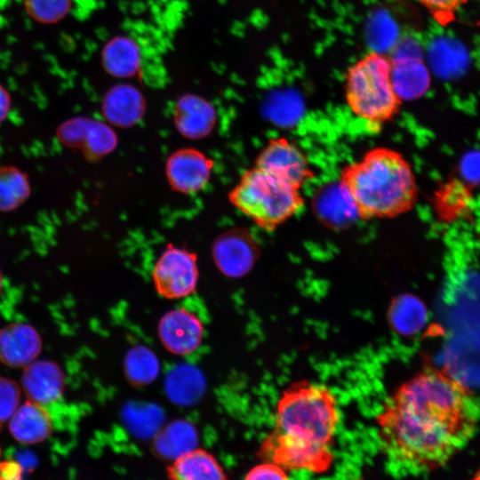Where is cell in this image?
<instances>
[{
  "label": "cell",
  "instance_id": "18",
  "mask_svg": "<svg viewBox=\"0 0 480 480\" xmlns=\"http://www.w3.org/2000/svg\"><path fill=\"white\" fill-rule=\"evenodd\" d=\"M33 334L25 328H14L4 333L0 340L1 353L8 361L28 359L36 350Z\"/></svg>",
  "mask_w": 480,
  "mask_h": 480
},
{
  "label": "cell",
  "instance_id": "6",
  "mask_svg": "<svg viewBox=\"0 0 480 480\" xmlns=\"http://www.w3.org/2000/svg\"><path fill=\"white\" fill-rule=\"evenodd\" d=\"M198 278L196 254L171 244L162 252L152 271L156 292L169 300L181 299L194 293Z\"/></svg>",
  "mask_w": 480,
  "mask_h": 480
},
{
  "label": "cell",
  "instance_id": "5",
  "mask_svg": "<svg viewBox=\"0 0 480 480\" xmlns=\"http://www.w3.org/2000/svg\"><path fill=\"white\" fill-rule=\"evenodd\" d=\"M228 199L255 225L268 232L282 226L304 205L300 191L255 166L242 174Z\"/></svg>",
  "mask_w": 480,
  "mask_h": 480
},
{
  "label": "cell",
  "instance_id": "10",
  "mask_svg": "<svg viewBox=\"0 0 480 480\" xmlns=\"http://www.w3.org/2000/svg\"><path fill=\"white\" fill-rule=\"evenodd\" d=\"M212 161L195 148H181L172 153L165 167L171 188L183 194L196 193L208 183Z\"/></svg>",
  "mask_w": 480,
  "mask_h": 480
},
{
  "label": "cell",
  "instance_id": "9",
  "mask_svg": "<svg viewBox=\"0 0 480 480\" xmlns=\"http://www.w3.org/2000/svg\"><path fill=\"white\" fill-rule=\"evenodd\" d=\"M157 333L167 351L176 356H187L201 345L204 325L196 314L180 308L170 310L162 316Z\"/></svg>",
  "mask_w": 480,
  "mask_h": 480
},
{
  "label": "cell",
  "instance_id": "25",
  "mask_svg": "<svg viewBox=\"0 0 480 480\" xmlns=\"http://www.w3.org/2000/svg\"><path fill=\"white\" fill-rule=\"evenodd\" d=\"M17 400L13 386L0 380V424L13 414Z\"/></svg>",
  "mask_w": 480,
  "mask_h": 480
},
{
  "label": "cell",
  "instance_id": "24",
  "mask_svg": "<svg viewBox=\"0 0 480 480\" xmlns=\"http://www.w3.org/2000/svg\"><path fill=\"white\" fill-rule=\"evenodd\" d=\"M28 387L32 394L36 396V401L38 402L39 397H43L41 403L47 401V396H51V394L47 390H52L54 394L56 391L54 389L59 388L60 385L59 384H51L56 383V380H60L59 375L56 377V374L53 370H49L48 368L43 369L36 368L32 369V371L28 375Z\"/></svg>",
  "mask_w": 480,
  "mask_h": 480
},
{
  "label": "cell",
  "instance_id": "29",
  "mask_svg": "<svg viewBox=\"0 0 480 480\" xmlns=\"http://www.w3.org/2000/svg\"><path fill=\"white\" fill-rule=\"evenodd\" d=\"M470 480H480V469L476 471L475 476Z\"/></svg>",
  "mask_w": 480,
  "mask_h": 480
},
{
  "label": "cell",
  "instance_id": "15",
  "mask_svg": "<svg viewBox=\"0 0 480 480\" xmlns=\"http://www.w3.org/2000/svg\"><path fill=\"white\" fill-rule=\"evenodd\" d=\"M103 63L107 71L115 76H132L140 68L139 50L130 39L116 37L105 47Z\"/></svg>",
  "mask_w": 480,
  "mask_h": 480
},
{
  "label": "cell",
  "instance_id": "12",
  "mask_svg": "<svg viewBox=\"0 0 480 480\" xmlns=\"http://www.w3.org/2000/svg\"><path fill=\"white\" fill-rule=\"evenodd\" d=\"M145 111V101L140 92L127 84L112 88L103 102L107 120L119 127H130L138 123Z\"/></svg>",
  "mask_w": 480,
  "mask_h": 480
},
{
  "label": "cell",
  "instance_id": "21",
  "mask_svg": "<svg viewBox=\"0 0 480 480\" xmlns=\"http://www.w3.org/2000/svg\"><path fill=\"white\" fill-rule=\"evenodd\" d=\"M28 191V183L19 171H0V209L18 205Z\"/></svg>",
  "mask_w": 480,
  "mask_h": 480
},
{
  "label": "cell",
  "instance_id": "7",
  "mask_svg": "<svg viewBox=\"0 0 480 480\" xmlns=\"http://www.w3.org/2000/svg\"><path fill=\"white\" fill-rule=\"evenodd\" d=\"M254 166L299 191L314 177L306 155L284 137L270 139L258 154Z\"/></svg>",
  "mask_w": 480,
  "mask_h": 480
},
{
  "label": "cell",
  "instance_id": "26",
  "mask_svg": "<svg viewBox=\"0 0 480 480\" xmlns=\"http://www.w3.org/2000/svg\"><path fill=\"white\" fill-rule=\"evenodd\" d=\"M245 480H289L283 468L274 463H264L254 467Z\"/></svg>",
  "mask_w": 480,
  "mask_h": 480
},
{
  "label": "cell",
  "instance_id": "4",
  "mask_svg": "<svg viewBox=\"0 0 480 480\" xmlns=\"http://www.w3.org/2000/svg\"><path fill=\"white\" fill-rule=\"evenodd\" d=\"M391 57L369 52L346 72L344 95L348 107L371 128L378 130L400 112L403 100L392 78Z\"/></svg>",
  "mask_w": 480,
  "mask_h": 480
},
{
  "label": "cell",
  "instance_id": "17",
  "mask_svg": "<svg viewBox=\"0 0 480 480\" xmlns=\"http://www.w3.org/2000/svg\"><path fill=\"white\" fill-rule=\"evenodd\" d=\"M394 86L404 99H416L426 92L429 86L430 77L424 63L420 60L407 66H398V73L392 71Z\"/></svg>",
  "mask_w": 480,
  "mask_h": 480
},
{
  "label": "cell",
  "instance_id": "11",
  "mask_svg": "<svg viewBox=\"0 0 480 480\" xmlns=\"http://www.w3.org/2000/svg\"><path fill=\"white\" fill-rule=\"evenodd\" d=\"M216 121L213 106L196 95L186 94L174 108V123L180 134L189 139H202L212 131Z\"/></svg>",
  "mask_w": 480,
  "mask_h": 480
},
{
  "label": "cell",
  "instance_id": "1",
  "mask_svg": "<svg viewBox=\"0 0 480 480\" xmlns=\"http://www.w3.org/2000/svg\"><path fill=\"white\" fill-rule=\"evenodd\" d=\"M479 422L480 404L473 393L436 369L399 386L376 417L384 455L409 474L444 466L473 438Z\"/></svg>",
  "mask_w": 480,
  "mask_h": 480
},
{
  "label": "cell",
  "instance_id": "13",
  "mask_svg": "<svg viewBox=\"0 0 480 480\" xmlns=\"http://www.w3.org/2000/svg\"><path fill=\"white\" fill-rule=\"evenodd\" d=\"M52 420L42 404L28 402L12 415L9 428L12 436L24 444H36L46 439L52 432Z\"/></svg>",
  "mask_w": 480,
  "mask_h": 480
},
{
  "label": "cell",
  "instance_id": "3",
  "mask_svg": "<svg viewBox=\"0 0 480 480\" xmlns=\"http://www.w3.org/2000/svg\"><path fill=\"white\" fill-rule=\"evenodd\" d=\"M340 184L356 217L364 220L393 219L411 211L418 186L409 161L399 151L376 147L340 171Z\"/></svg>",
  "mask_w": 480,
  "mask_h": 480
},
{
  "label": "cell",
  "instance_id": "8",
  "mask_svg": "<svg viewBox=\"0 0 480 480\" xmlns=\"http://www.w3.org/2000/svg\"><path fill=\"white\" fill-rule=\"evenodd\" d=\"M212 252L217 268L225 276L237 278L252 270L260 256V247L246 229L235 228L215 239Z\"/></svg>",
  "mask_w": 480,
  "mask_h": 480
},
{
  "label": "cell",
  "instance_id": "19",
  "mask_svg": "<svg viewBox=\"0 0 480 480\" xmlns=\"http://www.w3.org/2000/svg\"><path fill=\"white\" fill-rule=\"evenodd\" d=\"M468 197V194L465 191V188L460 182L452 180L443 184L436 191L433 208L439 219L450 220L459 210L462 209V199Z\"/></svg>",
  "mask_w": 480,
  "mask_h": 480
},
{
  "label": "cell",
  "instance_id": "23",
  "mask_svg": "<svg viewBox=\"0 0 480 480\" xmlns=\"http://www.w3.org/2000/svg\"><path fill=\"white\" fill-rule=\"evenodd\" d=\"M431 17L441 26L452 23L458 12L468 0H419Z\"/></svg>",
  "mask_w": 480,
  "mask_h": 480
},
{
  "label": "cell",
  "instance_id": "2",
  "mask_svg": "<svg viewBox=\"0 0 480 480\" xmlns=\"http://www.w3.org/2000/svg\"><path fill=\"white\" fill-rule=\"evenodd\" d=\"M340 422L334 394L307 380L291 384L276 403L275 427L260 454L284 469L323 473L333 461L331 446Z\"/></svg>",
  "mask_w": 480,
  "mask_h": 480
},
{
  "label": "cell",
  "instance_id": "28",
  "mask_svg": "<svg viewBox=\"0 0 480 480\" xmlns=\"http://www.w3.org/2000/svg\"><path fill=\"white\" fill-rule=\"evenodd\" d=\"M11 108V95L8 90L0 83V124L7 118Z\"/></svg>",
  "mask_w": 480,
  "mask_h": 480
},
{
  "label": "cell",
  "instance_id": "22",
  "mask_svg": "<svg viewBox=\"0 0 480 480\" xmlns=\"http://www.w3.org/2000/svg\"><path fill=\"white\" fill-rule=\"evenodd\" d=\"M420 308L419 301L414 299L404 298L397 300L391 311L394 326L404 332L415 330L420 324Z\"/></svg>",
  "mask_w": 480,
  "mask_h": 480
},
{
  "label": "cell",
  "instance_id": "27",
  "mask_svg": "<svg viewBox=\"0 0 480 480\" xmlns=\"http://www.w3.org/2000/svg\"><path fill=\"white\" fill-rule=\"evenodd\" d=\"M20 466L14 462H7L0 466V480H20Z\"/></svg>",
  "mask_w": 480,
  "mask_h": 480
},
{
  "label": "cell",
  "instance_id": "20",
  "mask_svg": "<svg viewBox=\"0 0 480 480\" xmlns=\"http://www.w3.org/2000/svg\"><path fill=\"white\" fill-rule=\"evenodd\" d=\"M27 13L41 24H54L70 12L72 0H23Z\"/></svg>",
  "mask_w": 480,
  "mask_h": 480
},
{
  "label": "cell",
  "instance_id": "16",
  "mask_svg": "<svg viewBox=\"0 0 480 480\" xmlns=\"http://www.w3.org/2000/svg\"><path fill=\"white\" fill-rule=\"evenodd\" d=\"M124 372L132 384L146 385L152 382L158 375L159 362L150 349L139 346L127 353L124 360Z\"/></svg>",
  "mask_w": 480,
  "mask_h": 480
},
{
  "label": "cell",
  "instance_id": "14",
  "mask_svg": "<svg viewBox=\"0 0 480 480\" xmlns=\"http://www.w3.org/2000/svg\"><path fill=\"white\" fill-rule=\"evenodd\" d=\"M171 480H228L218 461L196 449L180 455L169 468Z\"/></svg>",
  "mask_w": 480,
  "mask_h": 480
}]
</instances>
